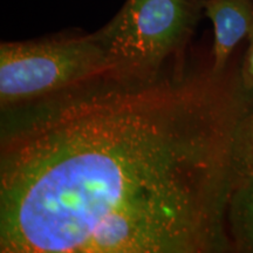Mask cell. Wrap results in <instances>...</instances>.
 Wrapping results in <instances>:
<instances>
[{
  "mask_svg": "<svg viewBox=\"0 0 253 253\" xmlns=\"http://www.w3.org/2000/svg\"><path fill=\"white\" fill-rule=\"evenodd\" d=\"M239 73L107 74L1 110V253L233 251Z\"/></svg>",
  "mask_w": 253,
  "mask_h": 253,
  "instance_id": "1",
  "label": "cell"
},
{
  "mask_svg": "<svg viewBox=\"0 0 253 253\" xmlns=\"http://www.w3.org/2000/svg\"><path fill=\"white\" fill-rule=\"evenodd\" d=\"M207 0H126L97 30L112 63L109 74L155 80L184 56Z\"/></svg>",
  "mask_w": 253,
  "mask_h": 253,
  "instance_id": "2",
  "label": "cell"
},
{
  "mask_svg": "<svg viewBox=\"0 0 253 253\" xmlns=\"http://www.w3.org/2000/svg\"><path fill=\"white\" fill-rule=\"evenodd\" d=\"M97 33H59L0 43L1 110L33 102L112 72Z\"/></svg>",
  "mask_w": 253,
  "mask_h": 253,
  "instance_id": "3",
  "label": "cell"
},
{
  "mask_svg": "<svg viewBox=\"0 0 253 253\" xmlns=\"http://www.w3.org/2000/svg\"><path fill=\"white\" fill-rule=\"evenodd\" d=\"M204 14L213 26L210 66L219 74L226 71L239 43L253 32V0H207Z\"/></svg>",
  "mask_w": 253,
  "mask_h": 253,
  "instance_id": "4",
  "label": "cell"
},
{
  "mask_svg": "<svg viewBox=\"0 0 253 253\" xmlns=\"http://www.w3.org/2000/svg\"><path fill=\"white\" fill-rule=\"evenodd\" d=\"M226 226L232 250L253 253V175H238L231 190Z\"/></svg>",
  "mask_w": 253,
  "mask_h": 253,
  "instance_id": "5",
  "label": "cell"
},
{
  "mask_svg": "<svg viewBox=\"0 0 253 253\" xmlns=\"http://www.w3.org/2000/svg\"><path fill=\"white\" fill-rule=\"evenodd\" d=\"M237 176L253 175V106L240 120L233 142Z\"/></svg>",
  "mask_w": 253,
  "mask_h": 253,
  "instance_id": "6",
  "label": "cell"
},
{
  "mask_svg": "<svg viewBox=\"0 0 253 253\" xmlns=\"http://www.w3.org/2000/svg\"><path fill=\"white\" fill-rule=\"evenodd\" d=\"M248 40L249 47L243 60L242 67H240L239 77L245 89L253 91V32Z\"/></svg>",
  "mask_w": 253,
  "mask_h": 253,
  "instance_id": "7",
  "label": "cell"
}]
</instances>
